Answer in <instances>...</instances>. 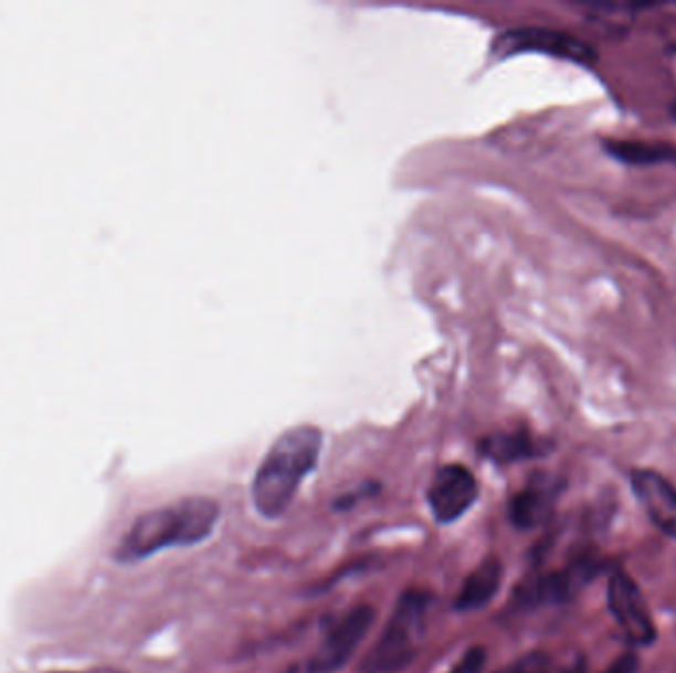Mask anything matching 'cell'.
Returning a JSON list of instances; mask_svg holds the SVG:
<instances>
[{"label":"cell","mask_w":676,"mask_h":673,"mask_svg":"<svg viewBox=\"0 0 676 673\" xmlns=\"http://www.w3.org/2000/svg\"><path fill=\"white\" fill-rule=\"evenodd\" d=\"M222 515L220 502L210 496L180 498L139 515L115 549L119 563H137L169 547L207 542Z\"/></svg>","instance_id":"cell-1"},{"label":"cell","mask_w":676,"mask_h":673,"mask_svg":"<svg viewBox=\"0 0 676 673\" xmlns=\"http://www.w3.org/2000/svg\"><path fill=\"white\" fill-rule=\"evenodd\" d=\"M323 432L313 425L285 430L273 442L252 482L255 512L265 520H279L299 492L300 482L319 462Z\"/></svg>","instance_id":"cell-2"},{"label":"cell","mask_w":676,"mask_h":673,"mask_svg":"<svg viewBox=\"0 0 676 673\" xmlns=\"http://www.w3.org/2000/svg\"><path fill=\"white\" fill-rule=\"evenodd\" d=\"M432 592L408 589L395 600L382 634L358 665V673H398L418 658L425 634Z\"/></svg>","instance_id":"cell-3"},{"label":"cell","mask_w":676,"mask_h":673,"mask_svg":"<svg viewBox=\"0 0 676 673\" xmlns=\"http://www.w3.org/2000/svg\"><path fill=\"white\" fill-rule=\"evenodd\" d=\"M376 620L372 605H357L330 622L319 648L300 665V673H335L357 654Z\"/></svg>","instance_id":"cell-4"},{"label":"cell","mask_w":676,"mask_h":673,"mask_svg":"<svg viewBox=\"0 0 676 673\" xmlns=\"http://www.w3.org/2000/svg\"><path fill=\"white\" fill-rule=\"evenodd\" d=\"M601 563L592 557H580L566 567L550 570L545 575L526 577L515 590V605L525 610L542 607H558L585 589L598 575Z\"/></svg>","instance_id":"cell-5"},{"label":"cell","mask_w":676,"mask_h":673,"mask_svg":"<svg viewBox=\"0 0 676 673\" xmlns=\"http://www.w3.org/2000/svg\"><path fill=\"white\" fill-rule=\"evenodd\" d=\"M493 52L503 57L526 54V52L545 54L585 67L595 66L598 62V54L588 42L572 34L548 29L508 30L495 40Z\"/></svg>","instance_id":"cell-6"},{"label":"cell","mask_w":676,"mask_h":673,"mask_svg":"<svg viewBox=\"0 0 676 673\" xmlns=\"http://www.w3.org/2000/svg\"><path fill=\"white\" fill-rule=\"evenodd\" d=\"M425 498L437 524H453L479 500V482L469 468L445 464L435 472Z\"/></svg>","instance_id":"cell-7"},{"label":"cell","mask_w":676,"mask_h":673,"mask_svg":"<svg viewBox=\"0 0 676 673\" xmlns=\"http://www.w3.org/2000/svg\"><path fill=\"white\" fill-rule=\"evenodd\" d=\"M608 607L631 644L651 645L657 640V628L635 580L615 570L608 583Z\"/></svg>","instance_id":"cell-8"},{"label":"cell","mask_w":676,"mask_h":673,"mask_svg":"<svg viewBox=\"0 0 676 673\" xmlns=\"http://www.w3.org/2000/svg\"><path fill=\"white\" fill-rule=\"evenodd\" d=\"M562 484L552 474H536L508 504V517L517 530L528 532L545 525L554 512Z\"/></svg>","instance_id":"cell-9"},{"label":"cell","mask_w":676,"mask_h":673,"mask_svg":"<svg viewBox=\"0 0 676 673\" xmlns=\"http://www.w3.org/2000/svg\"><path fill=\"white\" fill-rule=\"evenodd\" d=\"M631 488L648 520L676 542V488L653 470H633Z\"/></svg>","instance_id":"cell-10"},{"label":"cell","mask_w":676,"mask_h":673,"mask_svg":"<svg viewBox=\"0 0 676 673\" xmlns=\"http://www.w3.org/2000/svg\"><path fill=\"white\" fill-rule=\"evenodd\" d=\"M505 567L498 557H487L471 570L455 599L457 612H475L490 605L503 587Z\"/></svg>","instance_id":"cell-11"},{"label":"cell","mask_w":676,"mask_h":673,"mask_svg":"<svg viewBox=\"0 0 676 673\" xmlns=\"http://www.w3.org/2000/svg\"><path fill=\"white\" fill-rule=\"evenodd\" d=\"M479 452L495 464H515L522 460L538 459L550 452L546 440L535 439L526 430L497 432L479 442Z\"/></svg>","instance_id":"cell-12"},{"label":"cell","mask_w":676,"mask_h":673,"mask_svg":"<svg viewBox=\"0 0 676 673\" xmlns=\"http://www.w3.org/2000/svg\"><path fill=\"white\" fill-rule=\"evenodd\" d=\"M605 150L611 157L630 167H653L663 162H675L676 149L670 145L643 141H608Z\"/></svg>","instance_id":"cell-13"},{"label":"cell","mask_w":676,"mask_h":673,"mask_svg":"<svg viewBox=\"0 0 676 673\" xmlns=\"http://www.w3.org/2000/svg\"><path fill=\"white\" fill-rule=\"evenodd\" d=\"M497 673H550V658L545 652H530L500 667Z\"/></svg>","instance_id":"cell-14"},{"label":"cell","mask_w":676,"mask_h":673,"mask_svg":"<svg viewBox=\"0 0 676 673\" xmlns=\"http://www.w3.org/2000/svg\"><path fill=\"white\" fill-rule=\"evenodd\" d=\"M487 665V650L483 645H471L450 673H483Z\"/></svg>","instance_id":"cell-15"},{"label":"cell","mask_w":676,"mask_h":673,"mask_svg":"<svg viewBox=\"0 0 676 673\" xmlns=\"http://www.w3.org/2000/svg\"><path fill=\"white\" fill-rule=\"evenodd\" d=\"M638 658L633 652L621 654L603 673H637Z\"/></svg>","instance_id":"cell-16"},{"label":"cell","mask_w":676,"mask_h":673,"mask_svg":"<svg viewBox=\"0 0 676 673\" xmlns=\"http://www.w3.org/2000/svg\"><path fill=\"white\" fill-rule=\"evenodd\" d=\"M50 673H129L119 667H109V665H99V667H89V670H82V672H50Z\"/></svg>","instance_id":"cell-17"},{"label":"cell","mask_w":676,"mask_h":673,"mask_svg":"<svg viewBox=\"0 0 676 673\" xmlns=\"http://www.w3.org/2000/svg\"><path fill=\"white\" fill-rule=\"evenodd\" d=\"M562 673H585V660H583V658H578V660L568 665Z\"/></svg>","instance_id":"cell-18"},{"label":"cell","mask_w":676,"mask_h":673,"mask_svg":"<svg viewBox=\"0 0 676 673\" xmlns=\"http://www.w3.org/2000/svg\"><path fill=\"white\" fill-rule=\"evenodd\" d=\"M670 113H673V117H675L676 119V104L673 105V109H670Z\"/></svg>","instance_id":"cell-19"}]
</instances>
